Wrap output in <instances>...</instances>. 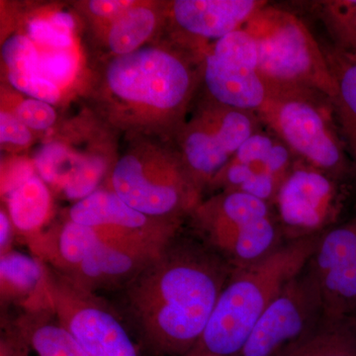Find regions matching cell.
I'll return each mask as SVG.
<instances>
[{
  "instance_id": "6da1fadb",
  "label": "cell",
  "mask_w": 356,
  "mask_h": 356,
  "mask_svg": "<svg viewBox=\"0 0 356 356\" xmlns=\"http://www.w3.org/2000/svg\"><path fill=\"white\" fill-rule=\"evenodd\" d=\"M234 267L208 243L172 238L123 287L125 317L161 351L197 346Z\"/></svg>"
},
{
  "instance_id": "7a4b0ae2",
  "label": "cell",
  "mask_w": 356,
  "mask_h": 356,
  "mask_svg": "<svg viewBox=\"0 0 356 356\" xmlns=\"http://www.w3.org/2000/svg\"><path fill=\"white\" fill-rule=\"evenodd\" d=\"M201 81V51L172 40L110 58L96 92L112 127L166 140L184 125Z\"/></svg>"
},
{
  "instance_id": "3957f363",
  "label": "cell",
  "mask_w": 356,
  "mask_h": 356,
  "mask_svg": "<svg viewBox=\"0 0 356 356\" xmlns=\"http://www.w3.org/2000/svg\"><path fill=\"white\" fill-rule=\"evenodd\" d=\"M321 235L286 242L264 261L234 269L199 341L200 350L210 356L238 355L264 311L305 268Z\"/></svg>"
},
{
  "instance_id": "277c9868",
  "label": "cell",
  "mask_w": 356,
  "mask_h": 356,
  "mask_svg": "<svg viewBox=\"0 0 356 356\" xmlns=\"http://www.w3.org/2000/svg\"><path fill=\"white\" fill-rule=\"evenodd\" d=\"M165 142L134 138L115 159L107 188L147 217L180 225L202 201V194L189 177L177 149Z\"/></svg>"
},
{
  "instance_id": "5b68a950",
  "label": "cell",
  "mask_w": 356,
  "mask_h": 356,
  "mask_svg": "<svg viewBox=\"0 0 356 356\" xmlns=\"http://www.w3.org/2000/svg\"><path fill=\"white\" fill-rule=\"evenodd\" d=\"M254 39L259 74L274 91H317L332 99L334 81L327 55L296 16L264 6L245 24Z\"/></svg>"
},
{
  "instance_id": "8992f818",
  "label": "cell",
  "mask_w": 356,
  "mask_h": 356,
  "mask_svg": "<svg viewBox=\"0 0 356 356\" xmlns=\"http://www.w3.org/2000/svg\"><path fill=\"white\" fill-rule=\"evenodd\" d=\"M327 102L317 91H274L257 115L300 161L337 180L346 172V161Z\"/></svg>"
},
{
  "instance_id": "52a82bcc",
  "label": "cell",
  "mask_w": 356,
  "mask_h": 356,
  "mask_svg": "<svg viewBox=\"0 0 356 356\" xmlns=\"http://www.w3.org/2000/svg\"><path fill=\"white\" fill-rule=\"evenodd\" d=\"M259 115L220 104L199 102L178 131L177 151L185 170L202 194L257 130Z\"/></svg>"
},
{
  "instance_id": "ba28073f",
  "label": "cell",
  "mask_w": 356,
  "mask_h": 356,
  "mask_svg": "<svg viewBox=\"0 0 356 356\" xmlns=\"http://www.w3.org/2000/svg\"><path fill=\"white\" fill-rule=\"evenodd\" d=\"M44 264L51 310L89 356H138L120 316L107 302Z\"/></svg>"
},
{
  "instance_id": "9c48e42d",
  "label": "cell",
  "mask_w": 356,
  "mask_h": 356,
  "mask_svg": "<svg viewBox=\"0 0 356 356\" xmlns=\"http://www.w3.org/2000/svg\"><path fill=\"white\" fill-rule=\"evenodd\" d=\"M201 76L208 97L225 106L257 114L268 100L257 44L245 27L201 51Z\"/></svg>"
},
{
  "instance_id": "30bf717a",
  "label": "cell",
  "mask_w": 356,
  "mask_h": 356,
  "mask_svg": "<svg viewBox=\"0 0 356 356\" xmlns=\"http://www.w3.org/2000/svg\"><path fill=\"white\" fill-rule=\"evenodd\" d=\"M324 317L317 277L307 264L264 311L236 356H280Z\"/></svg>"
},
{
  "instance_id": "8fae6325",
  "label": "cell",
  "mask_w": 356,
  "mask_h": 356,
  "mask_svg": "<svg viewBox=\"0 0 356 356\" xmlns=\"http://www.w3.org/2000/svg\"><path fill=\"white\" fill-rule=\"evenodd\" d=\"M337 204V179L301 161L293 165L273 202L286 242L318 236L332 228Z\"/></svg>"
},
{
  "instance_id": "7c38bea8",
  "label": "cell",
  "mask_w": 356,
  "mask_h": 356,
  "mask_svg": "<svg viewBox=\"0 0 356 356\" xmlns=\"http://www.w3.org/2000/svg\"><path fill=\"white\" fill-rule=\"evenodd\" d=\"M294 156L277 136L257 131L210 187L243 192L273 205L280 185L296 163Z\"/></svg>"
},
{
  "instance_id": "4fadbf2b",
  "label": "cell",
  "mask_w": 356,
  "mask_h": 356,
  "mask_svg": "<svg viewBox=\"0 0 356 356\" xmlns=\"http://www.w3.org/2000/svg\"><path fill=\"white\" fill-rule=\"evenodd\" d=\"M67 219L103 235L156 248H165L178 235L180 227L142 214L108 188L98 189L77 201L70 208Z\"/></svg>"
},
{
  "instance_id": "5bb4252c",
  "label": "cell",
  "mask_w": 356,
  "mask_h": 356,
  "mask_svg": "<svg viewBox=\"0 0 356 356\" xmlns=\"http://www.w3.org/2000/svg\"><path fill=\"white\" fill-rule=\"evenodd\" d=\"M264 6L257 0H175L165 6V14L175 28L172 41L201 51L245 27Z\"/></svg>"
},
{
  "instance_id": "9a60e30c",
  "label": "cell",
  "mask_w": 356,
  "mask_h": 356,
  "mask_svg": "<svg viewBox=\"0 0 356 356\" xmlns=\"http://www.w3.org/2000/svg\"><path fill=\"white\" fill-rule=\"evenodd\" d=\"M163 248L104 235L99 245L79 266L65 275L92 292L108 288L121 289Z\"/></svg>"
},
{
  "instance_id": "2e32d148",
  "label": "cell",
  "mask_w": 356,
  "mask_h": 356,
  "mask_svg": "<svg viewBox=\"0 0 356 356\" xmlns=\"http://www.w3.org/2000/svg\"><path fill=\"white\" fill-rule=\"evenodd\" d=\"M103 236L97 229L65 219L49 233L32 236L30 243L44 264L69 274L95 250Z\"/></svg>"
},
{
  "instance_id": "e0dca14e",
  "label": "cell",
  "mask_w": 356,
  "mask_h": 356,
  "mask_svg": "<svg viewBox=\"0 0 356 356\" xmlns=\"http://www.w3.org/2000/svg\"><path fill=\"white\" fill-rule=\"evenodd\" d=\"M1 57L7 81L15 90L53 105L60 102L62 89L42 76L38 47L26 35L15 34L7 38L2 44Z\"/></svg>"
},
{
  "instance_id": "ac0fdd59",
  "label": "cell",
  "mask_w": 356,
  "mask_h": 356,
  "mask_svg": "<svg viewBox=\"0 0 356 356\" xmlns=\"http://www.w3.org/2000/svg\"><path fill=\"white\" fill-rule=\"evenodd\" d=\"M165 19V10L149 2L136 3L99 29L110 57L134 53L151 42Z\"/></svg>"
},
{
  "instance_id": "d6986e66",
  "label": "cell",
  "mask_w": 356,
  "mask_h": 356,
  "mask_svg": "<svg viewBox=\"0 0 356 356\" xmlns=\"http://www.w3.org/2000/svg\"><path fill=\"white\" fill-rule=\"evenodd\" d=\"M1 294L20 302L25 309L49 305L46 289V266L41 259L16 250L0 259Z\"/></svg>"
},
{
  "instance_id": "ffe728a7",
  "label": "cell",
  "mask_w": 356,
  "mask_h": 356,
  "mask_svg": "<svg viewBox=\"0 0 356 356\" xmlns=\"http://www.w3.org/2000/svg\"><path fill=\"white\" fill-rule=\"evenodd\" d=\"M18 329L39 356H89L79 341L58 321L50 304L25 309Z\"/></svg>"
},
{
  "instance_id": "44dd1931",
  "label": "cell",
  "mask_w": 356,
  "mask_h": 356,
  "mask_svg": "<svg viewBox=\"0 0 356 356\" xmlns=\"http://www.w3.org/2000/svg\"><path fill=\"white\" fill-rule=\"evenodd\" d=\"M7 213L14 228L24 235H38L51 215L50 187L33 173L6 191Z\"/></svg>"
},
{
  "instance_id": "7402d4cb",
  "label": "cell",
  "mask_w": 356,
  "mask_h": 356,
  "mask_svg": "<svg viewBox=\"0 0 356 356\" xmlns=\"http://www.w3.org/2000/svg\"><path fill=\"white\" fill-rule=\"evenodd\" d=\"M280 356H356V317L325 316Z\"/></svg>"
},
{
  "instance_id": "603a6c76",
  "label": "cell",
  "mask_w": 356,
  "mask_h": 356,
  "mask_svg": "<svg viewBox=\"0 0 356 356\" xmlns=\"http://www.w3.org/2000/svg\"><path fill=\"white\" fill-rule=\"evenodd\" d=\"M88 153L89 151L81 153L67 142L53 139L37 149L33 165L37 175L51 189L62 192L79 172Z\"/></svg>"
},
{
  "instance_id": "cb8c5ba5",
  "label": "cell",
  "mask_w": 356,
  "mask_h": 356,
  "mask_svg": "<svg viewBox=\"0 0 356 356\" xmlns=\"http://www.w3.org/2000/svg\"><path fill=\"white\" fill-rule=\"evenodd\" d=\"M325 55L334 81L332 103L356 144V62L339 51Z\"/></svg>"
},
{
  "instance_id": "d4e9b609",
  "label": "cell",
  "mask_w": 356,
  "mask_h": 356,
  "mask_svg": "<svg viewBox=\"0 0 356 356\" xmlns=\"http://www.w3.org/2000/svg\"><path fill=\"white\" fill-rule=\"evenodd\" d=\"M76 19L65 10L33 16L26 23V36L40 49H72L74 47Z\"/></svg>"
},
{
  "instance_id": "484cf974",
  "label": "cell",
  "mask_w": 356,
  "mask_h": 356,
  "mask_svg": "<svg viewBox=\"0 0 356 356\" xmlns=\"http://www.w3.org/2000/svg\"><path fill=\"white\" fill-rule=\"evenodd\" d=\"M113 165L110 163V159L106 154L99 151L89 152L79 172L60 193L65 198L76 200V202L88 197L99 189L98 186Z\"/></svg>"
},
{
  "instance_id": "4316f807",
  "label": "cell",
  "mask_w": 356,
  "mask_h": 356,
  "mask_svg": "<svg viewBox=\"0 0 356 356\" xmlns=\"http://www.w3.org/2000/svg\"><path fill=\"white\" fill-rule=\"evenodd\" d=\"M39 49V65L42 76L62 89L74 81L79 70L76 48Z\"/></svg>"
},
{
  "instance_id": "83f0119b",
  "label": "cell",
  "mask_w": 356,
  "mask_h": 356,
  "mask_svg": "<svg viewBox=\"0 0 356 356\" xmlns=\"http://www.w3.org/2000/svg\"><path fill=\"white\" fill-rule=\"evenodd\" d=\"M14 113L34 132H44L55 125L58 114L53 104L43 100L27 97L15 105Z\"/></svg>"
},
{
  "instance_id": "f1b7e54d",
  "label": "cell",
  "mask_w": 356,
  "mask_h": 356,
  "mask_svg": "<svg viewBox=\"0 0 356 356\" xmlns=\"http://www.w3.org/2000/svg\"><path fill=\"white\" fill-rule=\"evenodd\" d=\"M34 140L32 131L19 120L13 110L1 107L0 112V143L2 149L19 151L26 149Z\"/></svg>"
},
{
  "instance_id": "f546056e",
  "label": "cell",
  "mask_w": 356,
  "mask_h": 356,
  "mask_svg": "<svg viewBox=\"0 0 356 356\" xmlns=\"http://www.w3.org/2000/svg\"><path fill=\"white\" fill-rule=\"evenodd\" d=\"M136 3L130 0H91L86 2V11L95 20L98 29L105 27Z\"/></svg>"
},
{
  "instance_id": "4dcf8cb0",
  "label": "cell",
  "mask_w": 356,
  "mask_h": 356,
  "mask_svg": "<svg viewBox=\"0 0 356 356\" xmlns=\"http://www.w3.org/2000/svg\"><path fill=\"white\" fill-rule=\"evenodd\" d=\"M14 226L7 211H0V250L1 254L9 252L13 243Z\"/></svg>"
},
{
  "instance_id": "1f68e13d",
  "label": "cell",
  "mask_w": 356,
  "mask_h": 356,
  "mask_svg": "<svg viewBox=\"0 0 356 356\" xmlns=\"http://www.w3.org/2000/svg\"><path fill=\"white\" fill-rule=\"evenodd\" d=\"M355 60V62H356V60Z\"/></svg>"
}]
</instances>
